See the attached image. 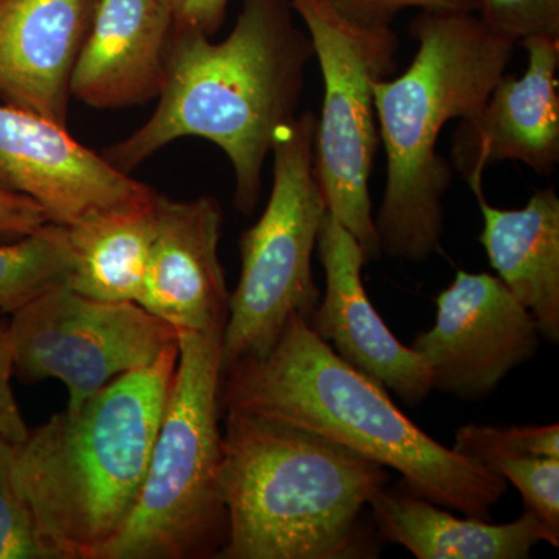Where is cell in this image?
<instances>
[{
    "label": "cell",
    "mask_w": 559,
    "mask_h": 559,
    "mask_svg": "<svg viewBox=\"0 0 559 559\" xmlns=\"http://www.w3.org/2000/svg\"><path fill=\"white\" fill-rule=\"evenodd\" d=\"M307 27L323 79L314 138V173L326 210L358 240L367 260L381 259L370 179L381 145L371 81L396 70L392 27H360L325 0H289Z\"/></svg>",
    "instance_id": "cell-8"
},
{
    "label": "cell",
    "mask_w": 559,
    "mask_h": 559,
    "mask_svg": "<svg viewBox=\"0 0 559 559\" xmlns=\"http://www.w3.org/2000/svg\"><path fill=\"white\" fill-rule=\"evenodd\" d=\"M369 509L378 538L418 559H527L543 540L559 546V535L528 511L509 524H492L452 516L406 488L388 487L373 496Z\"/></svg>",
    "instance_id": "cell-17"
},
{
    "label": "cell",
    "mask_w": 559,
    "mask_h": 559,
    "mask_svg": "<svg viewBox=\"0 0 559 559\" xmlns=\"http://www.w3.org/2000/svg\"><path fill=\"white\" fill-rule=\"evenodd\" d=\"M344 20L360 27H392V22L407 9L421 11H460L477 13L480 0H325Z\"/></svg>",
    "instance_id": "cell-25"
},
{
    "label": "cell",
    "mask_w": 559,
    "mask_h": 559,
    "mask_svg": "<svg viewBox=\"0 0 559 559\" xmlns=\"http://www.w3.org/2000/svg\"><path fill=\"white\" fill-rule=\"evenodd\" d=\"M178 342L76 409L28 430L14 447V484L61 559H91L134 509L170 395Z\"/></svg>",
    "instance_id": "cell-5"
},
{
    "label": "cell",
    "mask_w": 559,
    "mask_h": 559,
    "mask_svg": "<svg viewBox=\"0 0 559 559\" xmlns=\"http://www.w3.org/2000/svg\"><path fill=\"white\" fill-rule=\"evenodd\" d=\"M221 407L288 423L399 471L403 488L465 516L491 520L509 481L415 426L388 390L353 369L293 316L270 352L223 371Z\"/></svg>",
    "instance_id": "cell-2"
},
{
    "label": "cell",
    "mask_w": 559,
    "mask_h": 559,
    "mask_svg": "<svg viewBox=\"0 0 559 559\" xmlns=\"http://www.w3.org/2000/svg\"><path fill=\"white\" fill-rule=\"evenodd\" d=\"M230 0H171L175 31H198L213 36L226 20Z\"/></svg>",
    "instance_id": "cell-28"
},
{
    "label": "cell",
    "mask_w": 559,
    "mask_h": 559,
    "mask_svg": "<svg viewBox=\"0 0 559 559\" xmlns=\"http://www.w3.org/2000/svg\"><path fill=\"white\" fill-rule=\"evenodd\" d=\"M14 374L13 348H11L9 322L0 319V440L20 444L28 429L14 399L11 378Z\"/></svg>",
    "instance_id": "cell-26"
},
{
    "label": "cell",
    "mask_w": 559,
    "mask_h": 559,
    "mask_svg": "<svg viewBox=\"0 0 559 559\" xmlns=\"http://www.w3.org/2000/svg\"><path fill=\"white\" fill-rule=\"evenodd\" d=\"M227 536L219 559H359L380 555L364 511L388 468L288 423L224 411Z\"/></svg>",
    "instance_id": "cell-3"
},
{
    "label": "cell",
    "mask_w": 559,
    "mask_h": 559,
    "mask_svg": "<svg viewBox=\"0 0 559 559\" xmlns=\"http://www.w3.org/2000/svg\"><path fill=\"white\" fill-rule=\"evenodd\" d=\"M481 21L516 40L528 36L559 38V0H480Z\"/></svg>",
    "instance_id": "cell-24"
},
{
    "label": "cell",
    "mask_w": 559,
    "mask_h": 559,
    "mask_svg": "<svg viewBox=\"0 0 559 559\" xmlns=\"http://www.w3.org/2000/svg\"><path fill=\"white\" fill-rule=\"evenodd\" d=\"M223 331L179 334L178 366L139 498L91 559L216 558L223 549Z\"/></svg>",
    "instance_id": "cell-6"
},
{
    "label": "cell",
    "mask_w": 559,
    "mask_h": 559,
    "mask_svg": "<svg viewBox=\"0 0 559 559\" xmlns=\"http://www.w3.org/2000/svg\"><path fill=\"white\" fill-rule=\"evenodd\" d=\"M312 58L310 36L294 22L289 0H242L230 35L219 43L173 28L156 110L103 157L130 175L175 140H209L229 157L235 209L250 216L275 135L299 116Z\"/></svg>",
    "instance_id": "cell-1"
},
{
    "label": "cell",
    "mask_w": 559,
    "mask_h": 559,
    "mask_svg": "<svg viewBox=\"0 0 559 559\" xmlns=\"http://www.w3.org/2000/svg\"><path fill=\"white\" fill-rule=\"evenodd\" d=\"M49 223L46 210L31 198L0 187V242L24 240Z\"/></svg>",
    "instance_id": "cell-27"
},
{
    "label": "cell",
    "mask_w": 559,
    "mask_h": 559,
    "mask_svg": "<svg viewBox=\"0 0 559 559\" xmlns=\"http://www.w3.org/2000/svg\"><path fill=\"white\" fill-rule=\"evenodd\" d=\"M495 471L520 489L525 511L559 535V459L522 455L502 460Z\"/></svg>",
    "instance_id": "cell-23"
},
{
    "label": "cell",
    "mask_w": 559,
    "mask_h": 559,
    "mask_svg": "<svg viewBox=\"0 0 559 559\" xmlns=\"http://www.w3.org/2000/svg\"><path fill=\"white\" fill-rule=\"evenodd\" d=\"M13 450V444L0 440V559H61L17 491Z\"/></svg>",
    "instance_id": "cell-22"
},
{
    "label": "cell",
    "mask_w": 559,
    "mask_h": 559,
    "mask_svg": "<svg viewBox=\"0 0 559 559\" xmlns=\"http://www.w3.org/2000/svg\"><path fill=\"white\" fill-rule=\"evenodd\" d=\"M476 194L484 230L479 241L498 277L538 322L540 336L559 342V198L555 187L536 190L520 210L496 209Z\"/></svg>",
    "instance_id": "cell-18"
},
{
    "label": "cell",
    "mask_w": 559,
    "mask_h": 559,
    "mask_svg": "<svg viewBox=\"0 0 559 559\" xmlns=\"http://www.w3.org/2000/svg\"><path fill=\"white\" fill-rule=\"evenodd\" d=\"M318 116L305 110L272 143L274 180L260 219L242 231L241 272L230 293L221 369L266 355L293 316L310 322L320 301L312 255L325 198L314 173Z\"/></svg>",
    "instance_id": "cell-7"
},
{
    "label": "cell",
    "mask_w": 559,
    "mask_h": 559,
    "mask_svg": "<svg viewBox=\"0 0 559 559\" xmlns=\"http://www.w3.org/2000/svg\"><path fill=\"white\" fill-rule=\"evenodd\" d=\"M66 229L72 253L66 286L91 299L138 304L153 245L154 204L103 213Z\"/></svg>",
    "instance_id": "cell-19"
},
{
    "label": "cell",
    "mask_w": 559,
    "mask_h": 559,
    "mask_svg": "<svg viewBox=\"0 0 559 559\" xmlns=\"http://www.w3.org/2000/svg\"><path fill=\"white\" fill-rule=\"evenodd\" d=\"M173 27L171 0H95L70 79L72 97L97 109L159 97Z\"/></svg>",
    "instance_id": "cell-15"
},
{
    "label": "cell",
    "mask_w": 559,
    "mask_h": 559,
    "mask_svg": "<svg viewBox=\"0 0 559 559\" xmlns=\"http://www.w3.org/2000/svg\"><path fill=\"white\" fill-rule=\"evenodd\" d=\"M452 450L492 471L502 460L522 455L559 459V426L557 423L513 428L466 425L455 432Z\"/></svg>",
    "instance_id": "cell-21"
},
{
    "label": "cell",
    "mask_w": 559,
    "mask_h": 559,
    "mask_svg": "<svg viewBox=\"0 0 559 559\" xmlns=\"http://www.w3.org/2000/svg\"><path fill=\"white\" fill-rule=\"evenodd\" d=\"M436 304L432 329L409 345L432 371V390L460 400L487 399L538 352V322L495 275L457 271Z\"/></svg>",
    "instance_id": "cell-10"
},
{
    "label": "cell",
    "mask_w": 559,
    "mask_h": 559,
    "mask_svg": "<svg viewBox=\"0 0 559 559\" xmlns=\"http://www.w3.org/2000/svg\"><path fill=\"white\" fill-rule=\"evenodd\" d=\"M316 252L325 271V294L308 322L311 330L353 369L392 390L407 406H419L432 392V371L418 353L396 340L374 310L362 283L369 260L329 210Z\"/></svg>",
    "instance_id": "cell-12"
},
{
    "label": "cell",
    "mask_w": 559,
    "mask_h": 559,
    "mask_svg": "<svg viewBox=\"0 0 559 559\" xmlns=\"http://www.w3.org/2000/svg\"><path fill=\"white\" fill-rule=\"evenodd\" d=\"M520 43L528 57L524 75H503L452 134L450 164L471 190L498 162H522L538 175H551L559 164V38L528 36Z\"/></svg>",
    "instance_id": "cell-13"
},
{
    "label": "cell",
    "mask_w": 559,
    "mask_h": 559,
    "mask_svg": "<svg viewBox=\"0 0 559 559\" xmlns=\"http://www.w3.org/2000/svg\"><path fill=\"white\" fill-rule=\"evenodd\" d=\"M418 50L399 79L371 81L388 182L374 231L381 255L423 263L439 252L444 197L454 170L439 151L448 121L479 110L506 75L516 40L477 13L421 11L411 24Z\"/></svg>",
    "instance_id": "cell-4"
},
{
    "label": "cell",
    "mask_w": 559,
    "mask_h": 559,
    "mask_svg": "<svg viewBox=\"0 0 559 559\" xmlns=\"http://www.w3.org/2000/svg\"><path fill=\"white\" fill-rule=\"evenodd\" d=\"M14 374L22 382L58 380L66 409L110 381L142 369L179 341V333L134 301L91 299L60 285L11 312Z\"/></svg>",
    "instance_id": "cell-9"
},
{
    "label": "cell",
    "mask_w": 559,
    "mask_h": 559,
    "mask_svg": "<svg viewBox=\"0 0 559 559\" xmlns=\"http://www.w3.org/2000/svg\"><path fill=\"white\" fill-rule=\"evenodd\" d=\"M218 200L157 193L148 270L138 304L178 333L224 329L230 293L219 261Z\"/></svg>",
    "instance_id": "cell-14"
},
{
    "label": "cell",
    "mask_w": 559,
    "mask_h": 559,
    "mask_svg": "<svg viewBox=\"0 0 559 559\" xmlns=\"http://www.w3.org/2000/svg\"><path fill=\"white\" fill-rule=\"evenodd\" d=\"M95 0H0V100L68 127Z\"/></svg>",
    "instance_id": "cell-16"
},
{
    "label": "cell",
    "mask_w": 559,
    "mask_h": 559,
    "mask_svg": "<svg viewBox=\"0 0 559 559\" xmlns=\"http://www.w3.org/2000/svg\"><path fill=\"white\" fill-rule=\"evenodd\" d=\"M0 187L31 198L51 223L70 227L103 215L151 207L157 191L81 145L68 127L0 105Z\"/></svg>",
    "instance_id": "cell-11"
},
{
    "label": "cell",
    "mask_w": 559,
    "mask_h": 559,
    "mask_svg": "<svg viewBox=\"0 0 559 559\" xmlns=\"http://www.w3.org/2000/svg\"><path fill=\"white\" fill-rule=\"evenodd\" d=\"M72 270L68 229L49 223L14 242H0V314L66 285Z\"/></svg>",
    "instance_id": "cell-20"
}]
</instances>
